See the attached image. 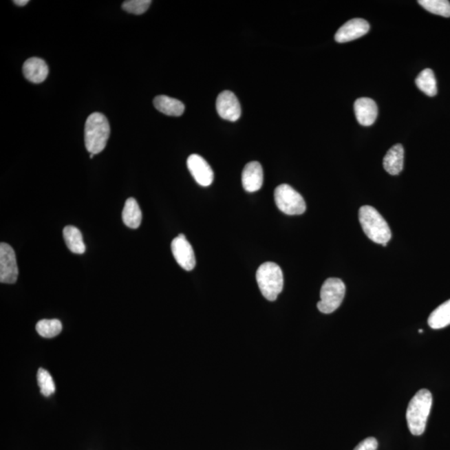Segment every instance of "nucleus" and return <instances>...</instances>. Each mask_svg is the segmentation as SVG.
I'll return each instance as SVG.
<instances>
[{"label":"nucleus","instance_id":"obj_1","mask_svg":"<svg viewBox=\"0 0 450 450\" xmlns=\"http://www.w3.org/2000/svg\"><path fill=\"white\" fill-rule=\"evenodd\" d=\"M432 403L431 393L425 389L418 392L410 400L406 412V420L409 431L414 436H421L425 432Z\"/></svg>","mask_w":450,"mask_h":450},{"label":"nucleus","instance_id":"obj_2","mask_svg":"<svg viewBox=\"0 0 450 450\" xmlns=\"http://www.w3.org/2000/svg\"><path fill=\"white\" fill-rule=\"evenodd\" d=\"M358 219L363 231L374 243L386 246L392 237L385 219L374 207L365 205L359 208Z\"/></svg>","mask_w":450,"mask_h":450},{"label":"nucleus","instance_id":"obj_3","mask_svg":"<svg viewBox=\"0 0 450 450\" xmlns=\"http://www.w3.org/2000/svg\"><path fill=\"white\" fill-rule=\"evenodd\" d=\"M110 136L107 118L101 113H93L87 118L85 128V147L90 153L97 155L104 150Z\"/></svg>","mask_w":450,"mask_h":450},{"label":"nucleus","instance_id":"obj_4","mask_svg":"<svg viewBox=\"0 0 450 450\" xmlns=\"http://www.w3.org/2000/svg\"><path fill=\"white\" fill-rule=\"evenodd\" d=\"M256 280L264 298L275 301L283 288V275L277 264L266 262L259 266Z\"/></svg>","mask_w":450,"mask_h":450},{"label":"nucleus","instance_id":"obj_5","mask_svg":"<svg viewBox=\"0 0 450 450\" xmlns=\"http://www.w3.org/2000/svg\"><path fill=\"white\" fill-rule=\"evenodd\" d=\"M345 284L338 278H330L323 283L321 291V301L317 303L319 311L331 314L341 306L345 295Z\"/></svg>","mask_w":450,"mask_h":450},{"label":"nucleus","instance_id":"obj_6","mask_svg":"<svg viewBox=\"0 0 450 450\" xmlns=\"http://www.w3.org/2000/svg\"><path fill=\"white\" fill-rule=\"evenodd\" d=\"M275 200L279 211L288 215H302L306 211L305 200L289 184H280L275 189Z\"/></svg>","mask_w":450,"mask_h":450},{"label":"nucleus","instance_id":"obj_7","mask_svg":"<svg viewBox=\"0 0 450 450\" xmlns=\"http://www.w3.org/2000/svg\"><path fill=\"white\" fill-rule=\"evenodd\" d=\"M19 268L17 255L10 244H0V282L14 283L17 281Z\"/></svg>","mask_w":450,"mask_h":450},{"label":"nucleus","instance_id":"obj_8","mask_svg":"<svg viewBox=\"0 0 450 450\" xmlns=\"http://www.w3.org/2000/svg\"><path fill=\"white\" fill-rule=\"evenodd\" d=\"M171 250L176 262L184 270L191 271L196 266L195 252L184 235L180 234L173 239Z\"/></svg>","mask_w":450,"mask_h":450},{"label":"nucleus","instance_id":"obj_9","mask_svg":"<svg viewBox=\"0 0 450 450\" xmlns=\"http://www.w3.org/2000/svg\"><path fill=\"white\" fill-rule=\"evenodd\" d=\"M217 112L225 120L235 122L242 116V106L235 94L228 90L220 93L216 101Z\"/></svg>","mask_w":450,"mask_h":450},{"label":"nucleus","instance_id":"obj_10","mask_svg":"<svg viewBox=\"0 0 450 450\" xmlns=\"http://www.w3.org/2000/svg\"><path fill=\"white\" fill-rule=\"evenodd\" d=\"M187 167L193 179L201 186L208 187L214 181V172L208 162L198 155H191L188 158Z\"/></svg>","mask_w":450,"mask_h":450},{"label":"nucleus","instance_id":"obj_11","mask_svg":"<svg viewBox=\"0 0 450 450\" xmlns=\"http://www.w3.org/2000/svg\"><path fill=\"white\" fill-rule=\"evenodd\" d=\"M369 30V23L365 19H354L339 28L334 39L338 43L350 42L364 36Z\"/></svg>","mask_w":450,"mask_h":450},{"label":"nucleus","instance_id":"obj_12","mask_svg":"<svg viewBox=\"0 0 450 450\" xmlns=\"http://www.w3.org/2000/svg\"><path fill=\"white\" fill-rule=\"evenodd\" d=\"M264 183V171L259 162H250L246 165L242 173L243 187L247 192H256Z\"/></svg>","mask_w":450,"mask_h":450},{"label":"nucleus","instance_id":"obj_13","mask_svg":"<svg viewBox=\"0 0 450 450\" xmlns=\"http://www.w3.org/2000/svg\"><path fill=\"white\" fill-rule=\"evenodd\" d=\"M354 113L359 124L372 125L378 116L376 103L369 98H361L354 103Z\"/></svg>","mask_w":450,"mask_h":450},{"label":"nucleus","instance_id":"obj_14","mask_svg":"<svg viewBox=\"0 0 450 450\" xmlns=\"http://www.w3.org/2000/svg\"><path fill=\"white\" fill-rule=\"evenodd\" d=\"M23 74L30 82L41 84L48 77L49 67L42 58H30L23 64Z\"/></svg>","mask_w":450,"mask_h":450},{"label":"nucleus","instance_id":"obj_15","mask_svg":"<svg viewBox=\"0 0 450 450\" xmlns=\"http://www.w3.org/2000/svg\"><path fill=\"white\" fill-rule=\"evenodd\" d=\"M405 150L400 144L393 146L384 158V168L392 175H398L404 168Z\"/></svg>","mask_w":450,"mask_h":450},{"label":"nucleus","instance_id":"obj_16","mask_svg":"<svg viewBox=\"0 0 450 450\" xmlns=\"http://www.w3.org/2000/svg\"><path fill=\"white\" fill-rule=\"evenodd\" d=\"M153 105L160 112L169 116H181L184 112L185 106L182 102L167 96H160L153 100Z\"/></svg>","mask_w":450,"mask_h":450},{"label":"nucleus","instance_id":"obj_17","mask_svg":"<svg viewBox=\"0 0 450 450\" xmlns=\"http://www.w3.org/2000/svg\"><path fill=\"white\" fill-rule=\"evenodd\" d=\"M122 219L126 226L130 228L136 230L140 226L142 212L139 204L133 198L126 200L123 213H122Z\"/></svg>","mask_w":450,"mask_h":450},{"label":"nucleus","instance_id":"obj_18","mask_svg":"<svg viewBox=\"0 0 450 450\" xmlns=\"http://www.w3.org/2000/svg\"><path fill=\"white\" fill-rule=\"evenodd\" d=\"M65 242L69 250L74 254L82 255L85 252V244L83 235L78 228L74 226H66L63 231Z\"/></svg>","mask_w":450,"mask_h":450},{"label":"nucleus","instance_id":"obj_19","mask_svg":"<svg viewBox=\"0 0 450 450\" xmlns=\"http://www.w3.org/2000/svg\"><path fill=\"white\" fill-rule=\"evenodd\" d=\"M428 323L433 330H440L450 325V299L442 303L429 315Z\"/></svg>","mask_w":450,"mask_h":450},{"label":"nucleus","instance_id":"obj_20","mask_svg":"<svg viewBox=\"0 0 450 450\" xmlns=\"http://www.w3.org/2000/svg\"><path fill=\"white\" fill-rule=\"evenodd\" d=\"M416 85L422 92L429 97L436 96L438 92L437 82L432 69H425L418 74Z\"/></svg>","mask_w":450,"mask_h":450},{"label":"nucleus","instance_id":"obj_21","mask_svg":"<svg viewBox=\"0 0 450 450\" xmlns=\"http://www.w3.org/2000/svg\"><path fill=\"white\" fill-rule=\"evenodd\" d=\"M62 323L58 319H42L36 325L37 332L46 339L56 337L61 333Z\"/></svg>","mask_w":450,"mask_h":450},{"label":"nucleus","instance_id":"obj_22","mask_svg":"<svg viewBox=\"0 0 450 450\" xmlns=\"http://www.w3.org/2000/svg\"><path fill=\"white\" fill-rule=\"evenodd\" d=\"M418 3L430 13L450 17V2L447 0H420Z\"/></svg>","mask_w":450,"mask_h":450},{"label":"nucleus","instance_id":"obj_23","mask_svg":"<svg viewBox=\"0 0 450 450\" xmlns=\"http://www.w3.org/2000/svg\"><path fill=\"white\" fill-rule=\"evenodd\" d=\"M37 380L39 389L43 396L49 397L55 392V385L49 371L39 369L37 373Z\"/></svg>","mask_w":450,"mask_h":450},{"label":"nucleus","instance_id":"obj_24","mask_svg":"<svg viewBox=\"0 0 450 450\" xmlns=\"http://www.w3.org/2000/svg\"><path fill=\"white\" fill-rule=\"evenodd\" d=\"M151 3L150 0H128L123 3L122 8L128 13L142 14L148 10Z\"/></svg>","mask_w":450,"mask_h":450},{"label":"nucleus","instance_id":"obj_25","mask_svg":"<svg viewBox=\"0 0 450 450\" xmlns=\"http://www.w3.org/2000/svg\"><path fill=\"white\" fill-rule=\"evenodd\" d=\"M378 441L375 438L370 437L363 440L354 450H377Z\"/></svg>","mask_w":450,"mask_h":450},{"label":"nucleus","instance_id":"obj_26","mask_svg":"<svg viewBox=\"0 0 450 450\" xmlns=\"http://www.w3.org/2000/svg\"><path fill=\"white\" fill-rule=\"evenodd\" d=\"M14 3L18 6H25L29 3V0H15Z\"/></svg>","mask_w":450,"mask_h":450},{"label":"nucleus","instance_id":"obj_27","mask_svg":"<svg viewBox=\"0 0 450 450\" xmlns=\"http://www.w3.org/2000/svg\"><path fill=\"white\" fill-rule=\"evenodd\" d=\"M94 156V155H93V153H90V159H93Z\"/></svg>","mask_w":450,"mask_h":450}]
</instances>
